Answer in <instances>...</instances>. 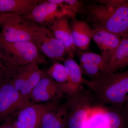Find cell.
Segmentation results:
<instances>
[{"mask_svg": "<svg viewBox=\"0 0 128 128\" xmlns=\"http://www.w3.org/2000/svg\"><path fill=\"white\" fill-rule=\"evenodd\" d=\"M84 4L82 12L92 28L102 29L121 37L128 33V0H97Z\"/></svg>", "mask_w": 128, "mask_h": 128, "instance_id": "obj_1", "label": "cell"}, {"mask_svg": "<svg viewBox=\"0 0 128 128\" xmlns=\"http://www.w3.org/2000/svg\"><path fill=\"white\" fill-rule=\"evenodd\" d=\"M83 84L88 87L98 104L124 105L128 102V70L102 74L93 80L84 79Z\"/></svg>", "mask_w": 128, "mask_h": 128, "instance_id": "obj_2", "label": "cell"}, {"mask_svg": "<svg viewBox=\"0 0 128 128\" xmlns=\"http://www.w3.org/2000/svg\"><path fill=\"white\" fill-rule=\"evenodd\" d=\"M83 128H128V114L125 105L108 106L94 104Z\"/></svg>", "mask_w": 128, "mask_h": 128, "instance_id": "obj_3", "label": "cell"}, {"mask_svg": "<svg viewBox=\"0 0 128 128\" xmlns=\"http://www.w3.org/2000/svg\"><path fill=\"white\" fill-rule=\"evenodd\" d=\"M0 49L7 67H16L32 63L48 64L44 56L32 42H8L0 40Z\"/></svg>", "mask_w": 128, "mask_h": 128, "instance_id": "obj_4", "label": "cell"}, {"mask_svg": "<svg viewBox=\"0 0 128 128\" xmlns=\"http://www.w3.org/2000/svg\"><path fill=\"white\" fill-rule=\"evenodd\" d=\"M2 16L0 40L8 42H32L37 24L14 13H2Z\"/></svg>", "mask_w": 128, "mask_h": 128, "instance_id": "obj_5", "label": "cell"}, {"mask_svg": "<svg viewBox=\"0 0 128 128\" xmlns=\"http://www.w3.org/2000/svg\"><path fill=\"white\" fill-rule=\"evenodd\" d=\"M96 102L91 92L83 88L78 94L70 97L66 128H83L90 108Z\"/></svg>", "mask_w": 128, "mask_h": 128, "instance_id": "obj_6", "label": "cell"}, {"mask_svg": "<svg viewBox=\"0 0 128 128\" xmlns=\"http://www.w3.org/2000/svg\"><path fill=\"white\" fill-rule=\"evenodd\" d=\"M33 43L46 57L55 61L64 62L67 55L66 49L50 30L37 25Z\"/></svg>", "mask_w": 128, "mask_h": 128, "instance_id": "obj_7", "label": "cell"}, {"mask_svg": "<svg viewBox=\"0 0 128 128\" xmlns=\"http://www.w3.org/2000/svg\"><path fill=\"white\" fill-rule=\"evenodd\" d=\"M65 16L71 18H75L62 5L52 3L48 0H43L30 11L21 16L35 24L48 27L56 18Z\"/></svg>", "mask_w": 128, "mask_h": 128, "instance_id": "obj_8", "label": "cell"}, {"mask_svg": "<svg viewBox=\"0 0 128 128\" xmlns=\"http://www.w3.org/2000/svg\"><path fill=\"white\" fill-rule=\"evenodd\" d=\"M30 104L8 81H4L0 85V120H6L9 115Z\"/></svg>", "mask_w": 128, "mask_h": 128, "instance_id": "obj_9", "label": "cell"}, {"mask_svg": "<svg viewBox=\"0 0 128 128\" xmlns=\"http://www.w3.org/2000/svg\"><path fill=\"white\" fill-rule=\"evenodd\" d=\"M54 100L44 104H30L17 112L15 128H40L44 113L58 102Z\"/></svg>", "mask_w": 128, "mask_h": 128, "instance_id": "obj_10", "label": "cell"}, {"mask_svg": "<svg viewBox=\"0 0 128 128\" xmlns=\"http://www.w3.org/2000/svg\"><path fill=\"white\" fill-rule=\"evenodd\" d=\"M64 93L59 84L43 71L41 79L33 90L30 97L31 104H39L58 100Z\"/></svg>", "mask_w": 128, "mask_h": 128, "instance_id": "obj_11", "label": "cell"}, {"mask_svg": "<svg viewBox=\"0 0 128 128\" xmlns=\"http://www.w3.org/2000/svg\"><path fill=\"white\" fill-rule=\"evenodd\" d=\"M90 34L91 39L100 50L106 66L120 44L121 37L111 32L97 28H92Z\"/></svg>", "mask_w": 128, "mask_h": 128, "instance_id": "obj_12", "label": "cell"}, {"mask_svg": "<svg viewBox=\"0 0 128 128\" xmlns=\"http://www.w3.org/2000/svg\"><path fill=\"white\" fill-rule=\"evenodd\" d=\"M68 79L66 83L59 84L64 94L72 98L80 92L83 88L84 79L80 66L73 58L67 57L64 61Z\"/></svg>", "mask_w": 128, "mask_h": 128, "instance_id": "obj_13", "label": "cell"}, {"mask_svg": "<svg viewBox=\"0 0 128 128\" xmlns=\"http://www.w3.org/2000/svg\"><path fill=\"white\" fill-rule=\"evenodd\" d=\"M70 18L65 16L56 18L48 28L54 37L66 49L68 57L73 58L77 48L73 44Z\"/></svg>", "mask_w": 128, "mask_h": 128, "instance_id": "obj_14", "label": "cell"}, {"mask_svg": "<svg viewBox=\"0 0 128 128\" xmlns=\"http://www.w3.org/2000/svg\"><path fill=\"white\" fill-rule=\"evenodd\" d=\"M66 102H58L44 114L40 128H66L70 97Z\"/></svg>", "mask_w": 128, "mask_h": 128, "instance_id": "obj_15", "label": "cell"}, {"mask_svg": "<svg viewBox=\"0 0 128 128\" xmlns=\"http://www.w3.org/2000/svg\"><path fill=\"white\" fill-rule=\"evenodd\" d=\"M79 66L82 74L93 80L102 74L106 63L102 54L88 52L81 54Z\"/></svg>", "mask_w": 128, "mask_h": 128, "instance_id": "obj_16", "label": "cell"}, {"mask_svg": "<svg viewBox=\"0 0 128 128\" xmlns=\"http://www.w3.org/2000/svg\"><path fill=\"white\" fill-rule=\"evenodd\" d=\"M39 69L38 64L32 63L16 67H7L6 80L20 91L34 73Z\"/></svg>", "mask_w": 128, "mask_h": 128, "instance_id": "obj_17", "label": "cell"}, {"mask_svg": "<svg viewBox=\"0 0 128 128\" xmlns=\"http://www.w3.org/2000/svg\"><path fill=\"white\" fill-rule=\"evenodd\" d=\"M73 44L76 48L82 50L88 49L91 38V28L87 22L72 18L70 23Z\"/></svg>", "mask_w": 128, "mask_h": 128, "instance_id": "obj_18", "label": "cell"}, {"mask_svg": "<svg viewBox=\"0 0 128 128\" xmlns=\"http://www.w3.org/2000/svg\"><path fill=\"white\" fill-rule=\"evenodd\" d=\"M128 66V33L121 36L120 44L102 74L114 72L117 70Z\"/></svg>", "mask_w": 128, "mask_h": 128, "instance_id": "obj_19", "label": "cell"}, {"mask_svg": "<svg viewBox=\"0 0 128 128\" xmlns=\"http://www.w3.org/2000/svg\"><path fill=\"white\" fill-rule=\"evenodd\" d=\"M42 1L41 0H0V12L22 16Z\"/></svg>", "mask_w": 128, "mask_h": 128, "instance_id": "obj_20", "label": "cell"}, {"mask_svg": "<svg viewBox=\"0 0 128 128\" xmlns=\"http://www.w3.org/2000/svg\"><path fill=\"white\" fill-rule=\"evenodd\" d=\"M46 72L50 78L60 84H64L67 82L68 76L64 64L58 62H54Z\"/></svg>", "mask_w": 128, "mask_h": 128, "instance_id": "obj_21", "label": "cell"}, {"mask_svg": "<svg viewBox=\"0 0 128 128\" xmlns=\"http://www.w3.org/2000/svg\"><path fill=\"white\" fill-rule=\"evenodd\" d=\"M50 2L63 6L76 17L78 12H82L83 3L82 1L78 0H48Z\"/></svg>", "mask_w": 128, "mask_h": 128, "instance_id": "obj_22", "label": "cell"}, {"mask_svg": "<svg viewBox=\"0 0 128 128\" xmlns=\"http://www.w3.org/2000/svg\"><path fill=\"white\" fill-rule=\"evenodd\" d=\"M7 67L5 64L4 57L0 49V80H6Z\"/></svg>", "mask_w": 128, "mask_h": 128, "instance_id": "obj_23", "label": "cell"}, {"mask_svg": "<svg viewBox=\"0 0 128 128\" xmlns=\"http://www.w3.org/2000/svg\"><path fill=\"white\" fill-rule=\"evenodd\" d=\"M0 128H15L14 120L8 118L5 121L4 123L0 126Z\"/></svg>", "mask_w": 128, "mask_h": 128, "instance_id": "obj_24", "label": "cell"}, {"mask_svg": "<svg viewBox=\"0 0 128 128\" xmlns=\"http://www.w3.org/2000/svg\"><path fill=\"white\" fill-rule=\"evenodd\" d=\"M2 19H3V16H2V13L0 12V26H1L2 22Z\"/></svg>", "mask_w": 128, "mask_h": 128, "instance_id": "obj_25", "label": "cell"}, {"mask_svg": "<svg viewBox=\"0 0 128 128\" xmlns=\"http://www.w3.org/2000/svg\"><path fill=\"white\" fill-rule=\"evenodd\" d=\"M125 107L126 112H127L128 114V102L126 103V105H125Z\"/></svg>", "mask_w": 128, "mask_h": 128, "instance_id": "obj_26", "label": "cell"}]
</instances>
